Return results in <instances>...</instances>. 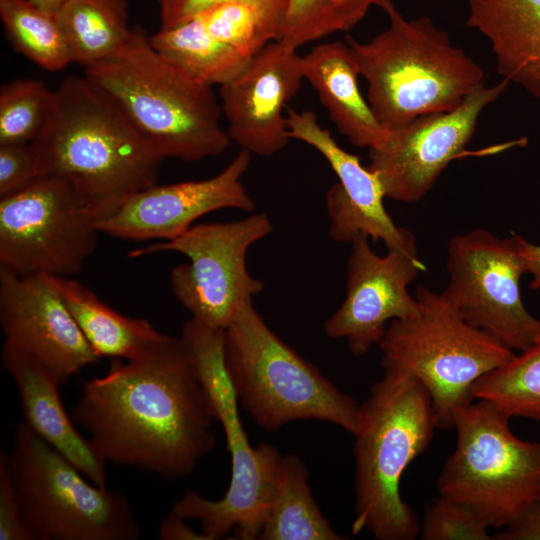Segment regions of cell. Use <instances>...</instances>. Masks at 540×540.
Instances as JSON below:
<instances>
[{
    "label": "cell",
    "instance_id": "cell-1",
    "mask_svg": "<svg viewBox=\"0 0 540 540\" xmlns=\"http://www.w3.org/2000/svg\"><path fill=\"white\" fill-rule=\"evenodd\" d=\"M72 419L107 463L167 480L185 477L215 448L214 416L181 337L165 336L142 356L114 360L84 383Z\"/></svg>",
    "mask_w": 540,
    "mask_h": 540
},
{
    "label": "cell",
    "instance_id": "cell-2",
    "mask_svg": "<svg viewBox=\"0 0 540 540\" xmlns=\"http://www.w3.org/2000/svg\"><path fill=\"white\" fill-rule=\"evenodd\" d=\"M52 118L32 142L43 176L72 186L97 222L157 183L165 157L85 74L66 77Z\"/></svg>",
    "mask_w": 540,
    "mask_h": 540
},
{
    "label": "cell",
    "instance_id": "cell-3",
    "mask_svg": "<svg viewBox=\"0 0 540 540\" xmlns=\"http://www.w3.org/2000/svg\"><path fill=\"white\" fill-rule=\"evenodd\" d=\"M438 428L431 398L406 372L384 369L359 404L354 435L355 519L352 533L378 540H414L420 521L402 498L400 482Z\"/></svg>",
    "mask_w": 540,
    "mask_h": 540
},
{
    "label": "cell",
    "instance_id": "cell-4",
    "mask_svg": "<svg viewBox=\"0 0 540 540\" xmlns=\"http://www.w3.org/2000/svg\"><path fill=\"white\" fill-rule=\"evenodd\" d=\"M84 70L165 158L195 162L232 142L212 86L165 60L140 28L113 56Z\"/></svg>",
    "mask_w": 540,
    "mask_h": 540
},
{
    "label": "cell",
    "instance_id": "cell-5",
    "mask_svg": "<svg viewBox=\"0 0 540 540\" xmlns=\"http://www.w3.org/2000/svg\"><path fill=\"white\" fill-rule=\"evenodd\" d=\"M388 27L368 42L347 37L367 101L379 123L395 132L418 117L458 107L484 83L482 68L426 16L387 10Z\"/></svg>",
    "mask_w": 540,
    "mask_h": 540
},
{
    "label": "cell",
    "instance_id": "cell-6",
    "mask_svg": "<svg viewBox=\"0 0 540 540\" xmlns=\"http://www.w3.org/2000/svg\"><path fill=\"white\" fill-rule=\"evenodd\" d=\"M192 359L214 419L224 432L231 457V478L220 500H210L187 490L171 511L184 519H196L207 540L259 538L272 499L279 450L262 443L253 447L238 409V397L225 364V329L207 326L193 318L185 322L180 336Z\"/></svg>",
    "mask_w": 540,
    "mask_h": 540
},
{
    "label": "cell",
    "instance_id": "cell-7",
    "mask_svg": "<svg viewBox=\"0 0 540 540\" xmlns=\"http://www.w3.org/2000/svg\"><path fill=\"white\" fill-rule=\"evenodd\" d=\"M225 364L240 404L265 431L313 419L354 433L359 403L274 333L253 301L225 329Z\"/></svg>",
    "mask_w": 540,
    "mask_h": 540
},
{
    "label": "cell",
    "instance_id": "cell-8",
    "mask_svg": "<svg viewBox=\"0 0 540 540\" xmlns=\"http://www.w3.org/2000/svg\"><path fill=\"white\" fill-rule=\"evenodd\" d=\"M419 312L389 323L378 346L383 369L406 372L427 390L437 427L453 428L455 412L475 400L474 384L515 352L465 321L443 292L419 285Z\"/></svg>",
    "mask_w": 540,
    "mask_h": 540
},
{
    "label": "cell",
    "instance_id": "cell-9",
    "mask_svg": "<svg viewBox=\"0 0 540 540\" xmlns=\"http://www.w3.org/2000/svg\"><path fill=\"white\" fill-rule=\"evenodd\" d=\"M510 417L477 399L453 418L457 441L438 477L439 495L489 528L502 529L540 499V442L518 438Z\"/></svg>",
    "mask_w": 540,
    "mask_h": 540
},
{
    "label": "cell",
    "instance_id": "cell-10",
    "mask_svg": "<svg viewBox=\"0 0 540 540\" xmlns=\"http://www.w3.org/2000/svg\"><path fill=\"white\" fill-rule=\"evenodd\" d=\"M23 520L35 540H137L128 499L90 481L23 421L7 453Z\"/></svg>",
    "mask_w": 540,
    "mask_h": 540
},
{
    "label": "cell",
    "instance_id": "cell-11",
    "mask_svg": "<svg viewBox=\"0 0 540 540\" xmlns=\"http://www.w3.org/2000/svg\"><path fill=\"white\" fill-rule=\"evenodd\" d=\"M272 230L268 214L252 213L239 220L193 225L174 239L135 249L129 256L166 251L186 256L188 261L170 273L174 296L193 319L226 329L264 288L249 273L246 258L249 248Z\"/></svg>",
    "mask_w": 540,
    "mask_h": 540
},
{
    "label": "cell",
    "instance_id": "cell-12",
    "mask_svg": "<svg viewBox=\"0 0 540 540\" xmlns=\"http://www.w3.org/2000/svg\"><path fill=\"white\" fill-rule=\"evenodd\" d=\"M97 220L70 184L41 176L0 196V269L71 277L97 246Z\"/></svg>",
    "mask_w": 540,
    "mask_h": 540
},
{
    "label": "cell",
    "instance_id": "cell-13",
    "mask_svg": "<svg viewBox=\"0 0 540 540\" xmlns=\"http://www.w3.org/2000/svg\"><path fill=\"white\" fill-rule=\"evenodd\" d=\"M524 238H500L485 229L453 236L447 248L449 283L443 291L460 316L513 351L534 341L540 326L524 306Z\"/></svg>",
    "mask_w": 540,
    "mask_h": 540
},
{
    "label": "cell",
    "instance_id": "cell-14",
    "mask_svg": "<svg viewBox=\"0 0 540 540\" xmlns=\"http://www.w3.org/2000/svg\"><path fill=\"white\" fill-rule=\"evenodd\" d=\"M507 86L504 79L492 86L482 83L455 109L418 117L370 149L368 168L378 176L386 198L406 203L421 200L447 165L463 153L482 111Z\"/></svg>",
    "mask_w": 540,
    "mask_h": 540
},
{
    "label": "cell",
    "instance_id": "cell-15",
    "mask_svg": "<svg viewBox=\"0 0 540 540\" xmlns=\"http://www.w3.org/2000/svg\"><path fill=\"white\" fill-rule=\"evenodd\" d=\"M425 269L418 254L388 249L380 256L367 236H359L351 243L347 259L345 299L324 322V332L345 339L353 356L366 354L378 345L391 321L419 312L408 286Z\"/></svg>",
    "mask_w": 540,
    "mask_h": 540
},
{
    "label": "cell",
    "instance_id": "cell-16",
    "mask_svg": "<svg viewBox=\"0 0 540 540\" xmlns=\"http://www.w3.org/2000/svg\"><path fill=\"white\" fill-rule=\"evenodd\" d=\"M304 81L298 49L280 40L251 57L243 71L220 86L219 100L231 141L260 157L290 140L287 104Z\"/></svg>",
    "mask_w": 540,
    "mask_h": 540
},
{
    "label": "cell",
    "instance_id": "cell-17",
    "mask_svg": "<svg viewBox=\"0 0 540 540\" xmlns=\"http://www.w3.org/2000/svg\"><path fill=\"white\" fill-rule=\"evenodd\" d=\"M286 114L290 139L318 151L338 178L326 193L331 238L352 243L365 235L382 241L387 249L418 254L414 235L398 226L386 211V196L378 176L358 156L340 147L314 112L287 108Z\"/></svg>",
    "mask_w": 540,
    "mask_h": 540
},
{
    "label": "cell",
    "instance_id": "cell-18",
    "mask_svg": "<svg viewBox=\"0 0 540 540\" xmlns=\"http://www.w3.org/2000/svg\"><path fill=\"white\" fill-rule=\"evenodd\" d=\"M251 163L243 149L213 177L153 185L131 196L97 222L99 232L125 240L174 239L199 218L221 209L252 212L255 203L242 183Z\"/></svg>",
    "mask_w": 540,
    "mask_h": 540
},
{
    "label": "cell",
    "instance_id": "cell-19",
    "mask_svg": "<svg viewBox=\"0 0 540 540\" xmlns=\"http://www.w3.org/2000/svg\"><path fill=\"white\" fill-rule=\"evenodd\" d=\"M0 323L5 341L34 356L61 383L99 359L65 304L55 276H18L0 269Z\"/></svg>",
    "mask_w": 540,
    "mask_h": 540
},
{
    "label": "cell",
    "instance_id": "cell-20",
    "mask_svg": "<svg viewBox=\"0 0 540 540\" xmlns=\"http://www.w3.org/2000/svg\"><path fill=\"white\" fill-rule=\"evenodd\" d=\"M2 363L18 389L24 422L90 481L105 487L106 462L68 416L58 391V378L34 356L8 341L2 347Z\"/></svg>",
    "mask_w": 540,
    "mask_h": 540
},
{
    "label": "cell",
    "instance_id": "cell-21",
    "mask_svg": "<svg viewBox=\"0 0 540 540\" xmlns=\"http://www.w3.org/2000/svg\"><path fill=\"white\" fill-rule=\"evenodd\" d=\"M304 81L316 91L338 131L356 147L382 145L389 132L379 123L358 83L360 72L348 43L332 41L301 55Z\"/></svg>",
    "mask_w": 540,
    "mask_h": 540
},
{
    "label": "cell",
    "instance_id": "cell-22",
    "mask_svg": "<svg viewBox=\"0 0 540 540\" xmlns=\"http://www.w3.org/2000/svg\"><path fill=\"white\" fill-rule=\"evenodd\" d=\"M467 26L487 39L504 80L540 102V0H465Z\"/></svg>",
    "mask_w": 540,
    "mask_h": 540
},
{
    "label": "cell",
    "instance_id": "cell-23",
    "mask_svg": "<svg viewBox=\"0 0 540 540\" xmlns=\"http://www.w3.org/2000/svg\"><path fill=\"white\" fill-rule=\"evenodd\" d=\"M55 279L65 304L99 358L133 360L165 336L148 321L112 309L77 280L57 276Z\"/></svg>",
    "mask_w": 540,
    "mask_h": 540
},
{
    "label": "cell",
    "instance_id": "cell-24",
    "mask_svg": "<svg viewBox=\"0 0 540 540\" xmlns=\"http://www.w3.org/2000/svg\"><path fill=\"white\" fill-rule=\"evenodd\" d=\"M308 478V469L297 455H281L272 499L258 539H349L332 528L313 498Z\"/></svg>",
    "mask_w": 540,
    "mask_h": 540
},
{
    "label": "cell",
    "instance_id": "cell-25",
    "mask_svg": "<svg viewBox=\"0 0 540 540\" xmlns=\"http://www.w3.org/2000/svg\"><path fill=\"white\" fill-rule=\"evenodd\" d=\"M149 41L165 60L212 87L235 78L251 59L212 37L197 17L160 28Z\"/></svg>",
    "mask_w": 540,
    "mask_h": 540
},
{
    "label": "cell",
    "instance_id": "cell-26",
    "mask_svg": "<svg viewBox=\"0 0 540 540\" xmlns=\"http://www.w3.org/2000/svg\"><path fill=\"white\" fill-rule=\"evenodd\" d=\"M72 63L85 68L111 56L126 43L127 0H66L58 10Z\"/></svg>",
    "mask_w": 540,
    "mask_h": 540
},
{
    "label": "cell",
    "instance_id": "cell-27",
    "mask_svg": "<svg viewBox=\"0 0 540 540\" xmlns=\"http://www.w3.org/2000/svg\"><path fill=\"white\" fill-rule=\"evenodd\" d=\"M290 0H231L197 17L215 39L251 58L280 39Z\"/></svg>",
    "mask_w": 540,
    "mask_h": 540
},
{
    "label": "cell",
    "instance_id": "cell-28",
    "mask_svg": "<svg viewBox=\"0 0 540 540\" xmlns=\"http://www.w3.org/2000/svg\"><path fill=\"white\" fill-rule=\"evenodd\" d=\"M0 17L13 50L42 69L59 71L72 63L58 11L31 0H0Z\"/></svg>",
    "mask_w": 540,
    "mask_h": 540
},
{
    "label": "cell",
    "instance_id": "cell-29",
    "mask_svg": "<svg viewBox=\"0 0 540 540\" xmlns=\"http://www.w3.org/2000/svg\"><path fill=\"white\" fill-rule=\"evenodd\" d=\"M473 395L493 403L510 418L540 420V326L527 349L474 384Z\"/></svg>",
    "mask_w": 540,
    "mask_h": 540
},
{
    "label": "cell",
    "instance_id": "cell-30",
    "mask_svg": "<svg viewBox=\"0 0 540 540\" xmlns=\"http://www.w3.org/2000/svg\"><path fill=\"white\" fill-rule=\"evenodd\" d=\"M394 6L393 0H291L279 40L298 49L352 29L373 7Z\"/></svg>",
    "mask_w": 540,
    "mask_h": 540
},
{
    "label": "cell",
    "instance_id": "cell-31",
    "mask_svg": "<svg viewBox=\"0 0 540 540\" xmlns=\"http://www.w3.org/2000/svg\"><path fill=\"white\" fill-rule=\"evenodd\" d=\"M56 91L37 79H19L0 89V145L28 144L47 128Z\"/></svg>",
    "mask_w": 540,
    "mask_h": 540
},
{
    "label": "cell",
    "instance_id": "cell-32",
    "mask_svg": "<svg viewBox=\"0 0 540 540\" xmlns=\"http://www.w3.org/2000/svg\"><path fill=\"white\" fill-rule=\"evenodd\" d=\"M489 527L467 507L438 496L420 522L422 540H490Z\"/></svg>",
    "mask_w": 540,
    "mask_h": 540
},
{
    "label": "cell",
    "instance_id": "cell-33",
    "mask_svg": "<svg viewBox=\"0 0 540 540\" xmlns=\"http://www.w3.org/2000/svg\"><path fill=\"white\" fill-rule=\"evenodd\" d=\"M43 176L33 143L0 145V196L13 193Z\"/></svg>",
    "mask_w": 540,
    "mask_h": 540
},
{
    "label": "cell",
    "instance_id": "cell-34",
    "mask_svg": "<svg viewBox=\"0 0 540 540\" xmlns=\"http://www.w3.org/2000/svg\"><path fill=\"white\" fill-rule=\"evenodd\" d=\"M0 540H35L27 528L7 461L0 454Z\"/></svg>",
    "mask_w": 540,
    "mask_h": 540
},
{
    "label": "cell",
    "instance_id": "cell-35",
    "mask_svg": "<svg viewBox=\"0 0 540 540\" xmlns=\"http://www.w3.org/2000/svg\"><path fill=\"white\" fill-rule=\"evenodd\" d=\"M231 0H158L160 28H169L188 21L206 9Z\"/></svg>",
    "mask_w": 540,
    "mask_h": 540
},
{
    "label": "cell",
    "instance_id": "cell-36",
    "mask_svg": "<svg viewBox=\"0 0 540 540\" xmlns=\"http://www.w3.org/2000/svg\"><path fill=\"white\" fill-rule=\"evenodd\" d=\"M493 538L496 540H540V499L520 517L502 528Z\"/></svg>",
    "mask_w": 540,
    "mask_h": 540
},
{
    "label": "cell",
    "instance_id": "cell-37",
    "mask_svg": "<svg viewBox=\"0 0 540 540\" xmlns=\"http://www.w3.org/2000/svg\"><path fill=\"white\" fill-rule=\"evenodd\" d=\"M185 520L170 511L158 527V538L161 540H207L201 531L193 530L185 523Z\"/></svg>",
    "mask_w": 540,
    "mask_h": 540
},
{
    "label": "cell",
    "instance_id": "cell-38",
    "mask_svg": "<svg viewBox=\"0 0 540 540\" xmlns=\"http://www.w3.org/2000/svg\"><path fill=\"white\" fill-rule=\"evenodd\" d=\"M522 255L526 262L527 273L532 277L530 288L537 290L540 288V245L532 244L524 239Z\"/></svg>",
    "mask_w": 540,
    "mask_h": 540
},
{
    "label": "cell",
    "instance_id": "cell-39",
    "mask_svg": "<svg viewBox=\"0 0 540 540\" xmlns=\"http://www.w3.org/2000/svg\"><path fill=\"white\" fill-rule=\"evenodd\" d=\"M40 7L50 10L58 11L66 0H31Z\"/></svg>",
    "mask_w": 540,
    "mask_h": 540
}]
</instances>
